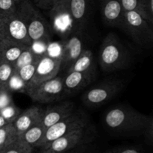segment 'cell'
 Here are the masks:
<instances>
[{"label": "cell", "mask_w": 153, "mask_h": 153, "mask_svg": "<svg viewBox=\"0 0 153 153\" xmlns=\"http://www.w3.org/2000/svg\"><path fill=\"white\" fill-rule=\"evenodd\" d=\"M143 134H144L145 137L149 142L152 143L153 139V120L152 117H149V121L143 130Z\"/></svg>", "instance_id": "cell-32"}, {"label": "cell", "mask_w": 153, "mask_h": 153, "mask_svg": "<svg viewBox=\"0 0 153 153\" xmlns=\"http://www.w3.org/2000/svg\"><path fill=\"white\" fill-rule=\"evenodd\" d=\"M88 125L86 116L82 112H76L75 111L67 117L46 128L43 138L39 142L37 147L45 146L70 131Z\"/></svg>", "instance_id": "cell-5"}, {"label": "cell", "mask_w": 153, "mask_h": 153, "mask_svg": "<svg viewBox=\"0 0 153 153\" xmlns=\"http://www.w3.org/2000/svg\"><path fill=\"white\" fill-rule=\"evenodd\" d=\"M33 147L18 137L11 143L7 145L0 153H31Z\"/></svg>", "instance_id": "cell-23"}, {"label": "cell", "mask_w": 153, "mask_h": 153, "mask_svg": "<svg viewBox=\"0 0 153 153\" xmlns=\"http://www.w3.org/2000/svg\"><path fill=\"white\" fill-rule=\"evenodd\" d=\"M27 95L36 102L51 103L62 100L66 95L63 78L55 76L29 91Z\"/></svg>", "instance_id": "cell-9"}, {"label": "cell", "mask_w": 153, "mask_h": 153, "mask_svg": "<svg viewBox=\"0 0 153 153\" xmlns=\"http://www.w3.org/2000/svg\"><path fill=\"white\" fill-rule=\"evenodd\" d=\"M13 73L14 67L11 64L0 61V89H8L9 82Z\"/></svg>", "instance_id": "cell-22"}, {"label": "cell", "mask_w": 153, "mask_h": 153, "mask_svg": "<svg viewBox=\"0 0 153 153\" xmlns=\"http://www.w3.org/2000/svg\"><path fill=\"white\" fill-rule=\"evenodd\" d=\"M34 6L37 8L52 11L55 5V0H33Z\"/></svg>", "instance_id": "cell-30"}, {"label": "cell", "mask_w": 153, "mask_h": 153, "mask_svg": "<svg viewBox=\"0 0 153 153\" xmlns=\"http://www.w3.org/2000/svg\"><path fill=\"white\" fill-rule=\"evenodd\" d=\"M149 117L130 107L116 106L106 112L103 122L107 129L117 134H143Z\"/></svg>", "instance_id": "cell-1"}, {"label": "cell", "mask_w": 153, "mask_h": 153, "mask_svg": "<svg viewBox=\"0 0 153 153\" xmlns=\"http://www.w3.org/2000/svg\"><path fill=\"white\" fill-rule=\"evenodd\" d=\"M46 131V128L42 125L40 120L30 127L24 133H22L19 137L23 140L25 143L31 146L37 147L39 142L42 140Z\"/></svg>", "instance_id": "cell-19"}, {"label": "cell", "mask_w": 153, "mask_h": 153, "mask_svg": "<svg viewBox=\"0 0 153 153\" xmlns=\"http://www.w3.org/2000/svg\"><path fill=\"white\" fill-rule=\"evenodd\" d=\"M7 123H9L4 117L1 116V115L0 114V127H2L3 126L6 125V124Z\"/></svg>", "instance_id": "cell-33"}, {"label": "cell", "mask_w": 153, "mask_h": 153, "mask_svg": "<svg viewBox=\"0 0 153 153\" xmlns=\"http://www.w3.org/2000/svg\"><path fill=\"white\" fill-rule=\"evenodd\" d=\"M75 111V104L72 102H64L58 105L48 107L43 111L40 123L46 128L59 122Z\"/></svg>", "instance_id": "cell-12"}, {"label": "cell", "mask_w": 153, "mask_h": 153, "mask_svg": "<svg viewBox=\"0 0 153 153\" xmlns=\"http://www.w3.org/2000/svg\"><path fill=\"white\" fill-rule=\"evenodd\" d=\"M28 46L20 43L0 41V61L8 62L13 65L22 52Z\"/></svg>", "instance_id": "cell-17"}, {"label": "cell", "mask_w": 153, "mask_h": 153, "mask_svg": "<svg viewBox=\"0 0 153 153\" xmlns=\"http://www.w3.org/2000/svg\"><path fill=\"white\" fill-rule=\"evenodd\" d=\"M94 74L91 73L70 71L63 78L66 95L75 94L85 88L93 82Z\"/></svg>", "instance_id": "cell-13"}, {"label": "cell", "mask_w": 153, "mask_h": 153, "mask_svg": "<svg viewBox=\"0 0 153 153\" xmlns=\"http://www.w3.org/2000/svg\"><path fill=\"white\" fill-rule=\"evenodd\" d=\"M69 0H55V5L52 12L56 14L68 13Z\"/></svg>", "instance_id": "cell-29"}, {"label": "cell", "mask_w": 153, "mask_h": 153, "mask_svg": "<svg viewBox=\"0 0 153 153\" xmlns=\"http://www.w3.org/2000/svg\"><path fill=\"white\" fill-rule=\"evenodd\" d=\"M101 10L106 25L122 28L125 10L120 0H101Z\"/></svg>", "instance_id": "cell-11"}, {"label": "cell", "mask_w": 153, "mask_h": 153, "mask_svg": "<svg viewBox=\"0 0 153 153\" xmlns=\"http://www.w3.org/2000/svg\"><path fill=\"white\" fill-rule=\"evenodd\" d=\"M17 13V4L13 0H0V22Z\"/></svg>", "instance_id": "cell-24"}, {"label": "cell", "mask_w": 153, "mask_h": 153, "mask_svg": "<svg viewBox=\"0 0 153 153\" xmlns=\"http://www.w3.org/2000/svg\"><path fill=\"white\" fill-rule=\"evenodd\" d=\"M105 153H143L140 149L134 146H124L110 149Z\"/></svg>", "instance_id": "cell-31"}, {"label": "cell", "mask_w": 153, "mask_h": 153, "mask_svg": "<svg viewBox=\"0 0 153 153\" xmlns=\"http://www.w3.org/2000/svg\"><path fill=\"white\" fill-rule=\"evenodd\" d=\"M120 1L125 11L134 10L138 12L145 19L144 4L146 0H120Z\"/></svg>", "instance_id": "cell-26"}, {"label": "cell", "mask_w": 153, "mask_h": 153, "mask_svg": "<svg viewBox=\"0 0 153 153\" xmlns=\"http://www.w3.org/2000/svg\"><path fill=\"white\" fill-rule=\"evenodd\" d=\"M20 112V110L14 104H12L0 111V114L4 117L9 123H13Z\"/></svg>", "instance_id": "cell-27"}, {"label": "cell", "mask_w": 153, "mask_h": 153, "mask_svg": "<svg viewBox=\"0 0 153 153\" xmlns=\"http://www.w3.org/2000/svg\"><path fill=\"white\" fill-rule=\"evenodd\" d=\"M91 135L88 126L70 131L41 147V153H67L77 146L88 143Z\"/></svg>", "instance_id": "cell-6"}, {"label": "cell", "mask_w": 153, "mask_h": 153, "mask_svg": "<svg viewBox=\"0 0 153 153\" xmlns=\"http://www.w3.org/2000/svg\"><path fill=\"white\" fill-rule=\"evenodd\" d=\"M13 1H14L15 3H16V4H19V3H20L21 1H24V0H13Z\"/></svg>", "instance_id": "cell-34"}, {"label": "cell", "mask_w": 153, "mask_h": 153, "mask_svg": "<svg viewBox=\"0 0 153 153\" xmlns=\"http://www.w3.org/2000/svg\"><path fill=\"white\" fill-rule=\"evenodd\" d=\"M61 67V56L52 57L47 55H42L37 63L32 78L25 85V94H27L43 82L58 76Z\"/></svg>", "instance_id": "cell-8"}, {"label": "cell", "mask_w": 153, "mask_h": 153, "mask_svg": "<svg viewBox=\"0 0 153 153\" xmlns=\"http://www.w3.org/2000/svg\"><path fill=\"white\" fill-rule=\"evenodd\" d=\"M13 104L11 91L8 89H0V111Z\"/></svg>", "instance_id": "cell-28"}, {"label": "cell", "mask_w": 153, "mask_h": 153, "mask_svg": "<svg viewBox=\"0 0 153 153\" xmlns=\"http://www.w3.org/2000/svg\"><path fill=\"white\" fill-rule=\"evenodd\" d=\"M37 62H32L30 63V64H26L25 66H22V67H20L19 69H18L17 70H14L15 73H16V75L18 76V77L21 79L22 82L24 83V85H25L30 82V80L32 78L33 75H34V71H35L36 66H37Z\"/></svg>", "instance_id": "cell-25"}, {"label": "cell", "mask_w": 153, "mask_h": 153, "mask_svg": "<svg viewBox=\"0 0 153 153\" xmlns=\"http://www.w3.org/2000/svg\"><path fill=\"white\" fill-rule=\"evenodd\" d=\"M122 28L141 47L149 48L153 43L152 25L149 23L138 12L125 11Z\"/></svg>", "instance_id": "cell-4"}, {"label": "cell", "mask_w": 153, "mask_h": 153, "mask_svg": "<svg viewBox=\"0 0 153 153\" xmlns=\"http://www.w3.org/2000/svg\"><path fill=\"white\" fill-rule=\"evenodd\" d=\"M0 41L12 42L26 46H32L26 27L17 13L0 22Z\"/></svg>", "instance_id": "cell-10"}, {"label": "cell", "mask_w": 153, "mask_h": 153, "mask_svg": "<svg viewBox=\"0 0 153 153\" xmlns=\"http://www.w3.org/2000/svg\"><path fill=\"white\" fill-rule=\"evenodd\" d=\"M17 14L25 24L32 43H49L51 38L50 27L29 0H24L17 4Z\"/></svg>", "instance_id": "cell-3"}, {"label": "cell", "mask_w": 153, "mask_h": 153, "mask_svg": "<svg viewBox=\"0 0 153 153\" xmlns=\"http://www.w3.org/2000/svg\"><path fill=\"white\" fill-rule=\"evenodd\" d=\"M130 55L119 37L109 33L104 39L99 51V63L104 72H114L126 69L130 64Z\"/></svg>", "instance_id": "cell-2"}, {"label": "cell", "mask_w": 153, "mask_h": 153, "mask_svg": "<svg viewBox=\"0 0 153 153\" xmlns=\"http://www.w3.org/2000/svg\"><path fill=\"white\" fill-rule=\"evenodd\" d=\"M120 81H108L88 90L82 96V102L90 108L100 107L113 99L123 89Z\"/></svg>", "instance_id": "cell-7"}, {"label": "cell", "mask_w": 153, "mask_h": 153, "mask_svg": "<svg viewBox=\"0 0 153 153\" xmlns=\"http://www.w3.org/2000/svg\"><path fill=\"white\" fill-rule=\"evenodd\" d=\"M91 153H93V152H91Z\"/></svg>", "instance_id": "cell-36"}, {"label": "cell", "mask_w": 153, "mask_h": 153, "mask_svg": "<svg viewBox=\"0 0 153 153\" xmlns=\"http://www.w3.org/2000/svg\"><path fill=\"white\" fill-rule=\"evenodd\" d=\"M43 112V109L37 106H32L21 111L13 123L18 137L30 127L39 122Z\"/></svg>", "instance_id": "cell-14"}, {"label": "cell", "mask_w": 153, "mask_h": 153, "mask_svg": "<svg viewBox=\"0 0 153 153\" xmlns=\"http://www.w3.org/2000/svg\"><path fill=\"white\" fill-rule=\"evenodd\" d=\"M18 137L13 123L0 127V152Z\"/></svg>", "instance_id": "cell-20"}, {"label": "cell", "mask_w": 153, "mask_h": 153, "mask_svg": "<svg viewBox=\"0 0 153 153\" xmlns=\"http://www.w3.org/2000/svg\"><path fill=\"white\" fill-rule=\"evenodd\" d=\"M77 71L94 73V58L89 49H83L76 61L67 68V72Z\"/></svg>", "instance_id": "cell-18"}, {"label": "cell", "mask_w": 153, "mask_h": 153, "mask_svg": "<svg viewBox=\"0 0 153 153\" xmlns=\"http://www.w3.org/2000/svg\"><path fill=\"white\" fill-rule=\"evenodd\" d=\"M83 41L79 35H73L67 40L61 56V66L68 68L83 51Z\"/></svg>", "instance_id": "cell-15"}, {"label": "cell", "mask_w": 153, "mask_h": 153, "mask_svg": "<svg viewBox=\"0 0 153 153\" xmlns=\"http://www.w3.org/2000/svg\"><path fill=\"white\" fill-rule=\"evenodd\" d=\"M64 153H66V152H64Z\"/></svg>", "instance_id": "cell-35"}, {"label": "cell", "mask_w": 153, "mask_h": 153, "mask_svg": "<svg viewBox=\"0 0 153 153\" xmlns=\"http://www.w3.org/2000/svg\"><path fill=\"white\" fill-rule=\"evenodd\" d=\"M41 56L42 55L36 54L33 51L31 46H28L22 52V54L19 55L17 60L13 64V67H14V70H17L18 69L22 67V66H25L26 64H30V63L37 62L40 60Z\"/></svg>", "instance_id": "cell-21"}, {"label": "cell", "mask_w": 153, "mask_h": 153, "mask_svg": "<svg viewBox=\"0 0 153 153\" xmlns=\"http://www.w3.org/2000/svg\"><path fill=\"white\" fill-rule=\"evenodd\" d=\"M88 0H69L68 13L78 28H82L87 19Z\"/></svg>", "instance_id": "cell-16"}]
</instances>
